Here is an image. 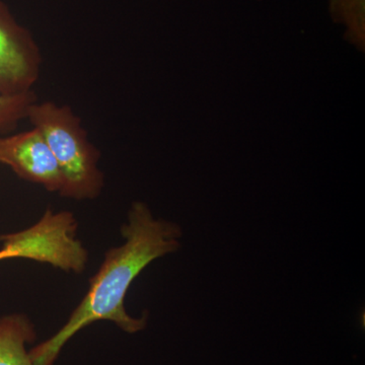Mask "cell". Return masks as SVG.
I'll use <instances>...</instances> for the list:
<instances>
[{
    "label": "cell",
    "mask_w": 365,
    "mask_h": 365,
    "mask_svg": "<svg viewBox=\"0 0 365 365\" xmlns=\"http://www.w3.org/2000/svg\"><path fill=\"white\" fill-rule=\"evenodd\" d=\"M121 234L124 244L106 253L104 262L90 280L88 294L66 325L29 351L34 364H54L64 345L95 322H113L128 334L140 332L148 326V316L134 318L127 313L125 297L132 282L151 262L181 248L182 228L155 218L146 204L134 202Z\"/></svg>",
    "instance_id": "1"
},
{
    "label": "cell",
    "mask_w": 365,
    "mask_h": 365,
    "mask_svg": "<svg viewBox=\"0 0 365 365\" xmlns=\"http://www.w3.org/2000/svg\"><path fill=\"white\" fill-rule=\"evenodd\" d=\"M26 119L44 136L64 178L60 195L83 200L100 195L104 175L98 168L101 153L88 140V133L67 105L33 103Z\"/></svg>",
    "instance_id": "2"
},
{
    "label": "cell",
    "mask_w": 365,
    "mask_h": 365,
    "mask_svg": "<svg viewBox=\"0 0 365 365\" xmlns=\"http://www.w3.org/2000/svg\"><path fill=\"white\" fill-rule=\"evenodd\" d=\"M42 53L32 34L0 1V95L33 91L39 79Z\"/></svg>",
    "instance_id": "3"
},
{
    "label": "cell",
    "mask_w": 365,
    "mask_h": 365,
    "mask_svg": "<svg viewBox=\"0 0 365 365\" xmlns=\"http://www.w3.org/2000/svg\"><path fill=\"white\" fill-rule=\"evenodd\" d=\"M0 163L21 179L61 193L64 178L44 136L37 128L0 138Z\"/></svg>",
    "instance_id": "4"
},
{
    "label": "cell",
    "mask_w": 365,
    "mask_h": 365,
    "mask_svg": "<svg viewBox=\"0 0 365 365\" xmlns=\"http://www.w3.org/2000/svg\"><path fill=\"white\" fill-rule=\"evenodd\" d=\"M36 339L35 326L25 314L0 318V365H35L26 345Z\"/></svg>",
    "instance_id": "5"
},
{
    "label": "cell",
    "mask_w": 365,
    "mask_h": 365,
    "mask_svg": "<svg viewBox=\"0 0 365 365\" xmlns=\"http://www.w3.org/2000/svg\"><path fill=\"white\" fill-rule=\"evenodd\" d=\"M37 102L34 91L16 96L0 95V131H7L26 119L28 110Z\"/></svg>",
    "instance_id": "6"
},
{
    "label": "cell",
    "mask_w": 365,
    "mask_h": 365,
    "mask_svg": "<svg viewBox=\"0 0 365 365\" xmlns=\"http://www.w3.org/2000/svg\"><path fill=\"white\" fill-rule=\"evenodd\" d=\"M4 260H9V259H7L6 252H4V250L0 249V261Z\"/></svg>",
    "instance_id": "7"
},
{
    "label": "cell",
    "mask_w": 365,
    "mask_h": 365,
    "mask_svg": "<svg viewBox=\"0 0 365 365\" xmlns=\"http://www.w3.org/2000/svg\"><path fill=\"white\" fill-rule=\"evenodd\" d=\"M0 165H1V163H0Z\"/></svg>",
    "instance_id": "8"
}]
</instances>
